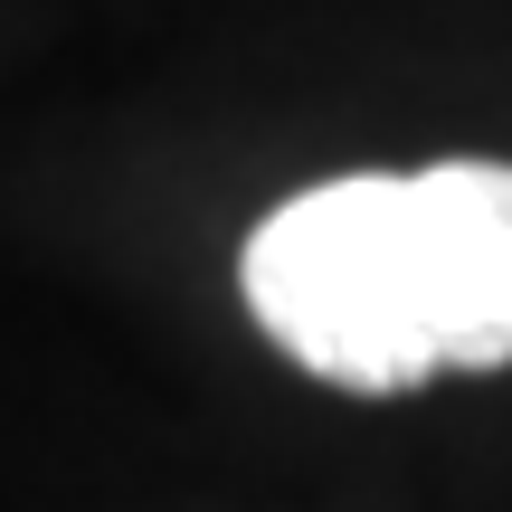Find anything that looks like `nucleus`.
I'll return each instance as SVG.
<instances>
[{"label": "nucleus", "mask_w": 512, "mask_h": 512, "mask_svg": "<svg viewBox=\"0 0 512 512\" xmlns=\"http://www.w3.org/2000/svg\"><path fill=\"white\" fill-rule=\"evenodd\" d=\"M247 313L294 370L399 399L456 370V266L427 171H342L256 219L238 256Z\"/></svg>", "instance_id": "obj_1"}]
</instances>
